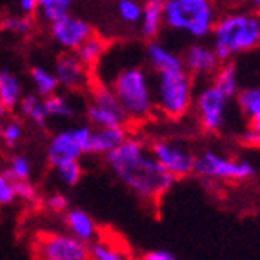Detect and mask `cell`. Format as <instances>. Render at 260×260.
Masks as SVG:
<instances>
[{
	"label": "cell",
	"instance_id": "obj_1",
	"mask_svg": "<svg viewBox=\"0 0 260 260\" xmlns=\"http://www.w3.org/2000/svg\"><path fill=\"white\" fill-rule=\"evenodd\" d=\"M106 162L127 189L146 202H158L177 178L148 151L140 139H127L106 153Z\"/></svg>",
	"mask_w": 260,
	"mask_h": 260
},
{
	"label": "cell",
	"instance_id": "obj_2",
	"mask_svg": "<svg viewBox=\"0 0 260 260\" xmlns=\"http://www.w3.org/2000/svg\"><path fill=\"white\" fill-rule=\"evenodd\" d=\"M213 49L218 60H230L233 55L253 51L260 44V18L256 13H231L215 22Z\"/></svg>",
	"mask_w": 260,
	"mask_h": 260
},
{
	"label": "cell",
	"instance_id": "obj_3",
	"mask_svg": "<svg viewBox=\"0 0 260 260\" xmlns=\"http://www.w3.org/2000/svg\"><path fill=\"white\" fill-rule=\"evenodd\" d=\"M111 89L117 95L127 120H146L155 109L149 77L139 66H131L118 71L117 77L113 78Z\"/></svg>",
	"mask_w": 260,
	"mask_h": 260
},
{
	"label": "cell",
	"instance_id": "obj_4",
	"mask_svg": "<svg viewBox=\"0 0 260 260\" xmlns=\"http://www.w3.org/2000/svg\"><path fill=\"white\" fill-rule=\"evenodd\" d=\"M217 22L213 0H164V24L175 31H184L193 39L211 35Z\"/></svg>",
	"mask_w": 260,
	"mask_h": 260
},
{
	"label": "cell",
	"instance_id": "obj_5",
	"mask_svg": "<svg viewBox=\"0 0 260 260\" xmlns=\"http://www.w3.org/2000/svg\"><path fill=\"white\" fill-rule=\"evenodd\" d=\"M193 91H195L193 77L184 68L164 71L158 73L156 78V86L153 89V104L162 115L178 120L189 113L195 99Z\"/></svg>",
	"mask_w": 260,
	"mask_h": 260
},
{
	"label": "cell",
	"instance_id": "obj_6",
	"mask_svg": "<svg viewBox=\"0 0 260 260\" xmlns=\"http://www.w3.org/2000/svg\"><path fill=\"white\" fill-rule=\"evenodd\" d=\"M193 173L202 178L244 182L255 177L256 166L247 158H228L215 151H206L200 156H195Z\"/></svg>",
	"mask_w": 260,
	"mask_h": 260
},
{
	"label": "cell",
	"instance_id": "obj_7",
	"mask_svg": "<svg viewBox=\"0 0 260 260\" xmlns=\"http://www.w3.org/2000/svg\"><path fill=\"white\" fill-rule=\"evenodd\" d=\"M37 258L42 260H87V242L66 233H44L33 247Z\"/></svg>",
	"mask_w": 260,
	"mask_h": 260
},
{
	"label": "cell",
	"instance_id": "obj_8",
	"mask_svg": "<svg viewBox=\"0 0 260 260\" xmlns=\"http://www.w3.org/2000/svg\"><path fill=\"white\" fill-rule=\"evenodd\" d=\"M228 104L230 96H225L215 84L202 87L195 99L197 117L202 129L208 133H218L224 129L228 120Z\"/></svg>",
	"mask_w": 260,
	"mask_h": 260
},
{
	"label": "cell",
	"instance_id": "obj_9",
	"mask_svg": "<svg viewBox=\"0 0 260 260\" xmlns=\"http://www.w3.org/2000/svg\"><path fill=\"white\" fill-rule=\"evenodd\" d=\"M156 160L160 162L166 171L173 175L175 178L189 177L193 173V166H195V155L184 146L182 142H175V140H155L149 149Z\"/></svg>",
	"mask_w": 260,
	"mask_h": 260
},
{
	"label": "cell",
	"instance_id": "obj_10",
	"mask_svg": "<svg viewBox=\"0 0 260 260\" xmlns=\"http://www.w3.org/2000/svg\"><path fill=\"white\" fill-rule=\"evenodd\" d=\"M93 26L80 17H73L71 13L64 15L58 20L51 22V37L62 49L75 51L86 39L93 35Z\"/></svg>",
	"mask_w": 260,
	"mask_h": 260
},
{
	"label": "cell",
	"instance_id": "obj_11",
	"mask_svg": "<svg viewBox=\"0 0 260 260\" xmlns=\"http://www.w3.org/2000/svg\"><path fill=\"white\" fill-rule=\"evenodd\" d=\"M55 77L58 86L68 91H77L87 86L89 82V70L78 60L73 51H68L58 56L55 64Z\"/></svg>",
	"mask_w": 260,
	"mask_h": 260
},
{
	"label": "cell",
	"instance_id": "obj_12",
	"mask_svg": "<svg viewBox=\"0 0 260 260\" xmlns=\"http://www.w3.org/2000/svg\"><path fill=\"white\" fill-rule=\"evenodd\" d=\"M220 60H218L215 49L204 46V44H193L189 46L182 58L184 70L189 75H197V77H202V75H213V71L217 70Z\"/></svg>",
	"mask_w": 260,
	"mask_h": 260
},
{
	"label": "cell",
	"instance_id": "obj_13",
	"mask_svg": "<svg viewBox=\"0 0 260 260\" xmlns=\"http://www.w3.org/2000/svg\"><path fill=\"white\" fill-rule=\"evenodd\" d=\"M82 155V149H80V146L75 140L71 129L56 133L48 146V162L53 168L68 160H80Z\"/></svg>",
	"mask_w": 260,
	"mask_h": 260
},
{
	"label": "cell",
	"instance_id": "obj_14",
	"mask_svg": "<svg viewBox=\"0 0 260 260\" xmlns=\"http://www.w3.org/2000/svg\"><path fill=\"white\" fill-rule=\"evenodd\" d=\"M139 24L146 39H155L164 26V0L142 2V17Z\"/></svg>",
	"mask_w": 260,
	"mask_h": 260
},
{
	"label": "cell",
	"instance_id": "obj_15",
	"mask_svg": "<svg viewBox=\"0 0 260 260\" xmlns=\"http://www.w3.org/2000/svg\"><path fill=\"white\" fill-rule=\"evenodd\" d=\"M127 137L126 126L118 127H96L91 133V148L89 153L106 155L111 149H115L120 142H124Z\"/></svg>",
	"mask_w": 260,
	"mask_h": 260
},
{
	"label": "cell",
	"instance_id": "obj_16",
	"mask_svg": "<svg viewBox=\"0 0 260 260\" xmlns=\"http://www.w3.org/2000/svg\"><path fill=\"white\" fill-rule=\"evenodd\" d=\"M66 225L73 237L84 240V242H91L93 239L99 237V228L91 215H87L82 209H70L66 213Z\"/></svg>",
	"mask_w": 260,
	"mask_h": 260
},
{
	"label": "cell",
	"instance_id": "obj_17",
	"mask_svg": "<svg viewBox=\"0 0 260 260\" xmlns=\"http://www.w3.org/2000/svg\"><path fill=\"white\" fill-rule=\"evenodd\" d=\"M146 56L148 62L156 73H164V71H173V70H182V58L178 55H175L173 51H169L168 48H164L162 44L151 42L146 48Z\"/></svg>",
	"mask_w": 260,
	"mask_h": 260
},
{
	"label": "cell",
	"instance_id": "obj_18",
	"mask_svg": "<svg viewBox=\"0 0 260 260\" xmlns=\"http://www.w3.org/2000/svg\"><path fill=\"white\" fill-rule=\"evenodd\" d=\"M106 49H108V40L93 33V35L84 40L73 53L77 55L78 60L86 66L87 70H91V68H95V66L102 60Z\"/></svg>",
	"mask_w": 260,
	"mask_h": 260
},
{
	"label": "cell",
	"instance_id": "obj_19",
	"mask_svg": "<svg viewBox=\"0 0 260 260\" xmlns=\"http://www.w3.org/2000/svg\"><path fill=\"white\" fill-rule=\"evenodd\" d=\"M213 84L224 93L225 96H230V99H235V95L239 93V70H237V66L233 62L225 60L220 62L218 68L213 71Z\"/></svg>",
	"mask_w": 260,
	"mask_h": 260
},
{
	"label": "cell",
	"instance_id": "obj_20",
	"mask_svg": "<svg viewBox=\"0 0 260 260\" xmlns=\"http://www.w3.org/2000/svg\"><path fill=\"white\" fill-rule=\"evenodd\" d=\"M20 99H22L20 78L15 73H11V71L2 70L0 71V102L6 108V111L18 108Z\"/></svg>",
	"mask_w": 260,
	"mask_h": 260
},
{
	"label": "cell",
	"instance_id": "obj_21",
	"mask_svg": "<svg viewBox=\"0 0 260 260\" xmlns=\"http://www.w3.org/2000/svg\"><path fill=\"white\" fill-rule=\"evenodd\" d=\"M87 120L95 127H118L127 126V117L122 109H106L95 104L87 106Z\"/></svg>",
	"mask_w": 260,
	"mask_h": 260
},
{
	"label": "cell",
	"instance_id": "obj_22",
	"mask_svg": "<svg viewBox=\"0 0 260 260\" xmlns=\"http://www.w3.org/2000/svg\"><path fill=\"white\" fill-rule=\"evenodd\" d=\"M87 251H89V258L93 260H126L129 258V253H124L120 246L111 244L109 239L104 237H96L91 242H87Z\"/></svg>",
	"mask_w": 260,
	"mask_h": 260
},
{
	"label": "cell",
	"instance_id": "obj_23",
	"mask_svg": "<svg viewBox=\"0 0 260 260\" xmlns=\"http://www.w3.org/2000/svg\"><path fill=\"white\" fill-rule=\"evenodd\" d=\"M18 108H20V113L26 118H29L33 124L40 127L48 126V113H46V108H44V99L40 95H22L20 102H18Z\"/></svg>",
	"mask_w": 260,
	"mask_h": 260
},
{
	"label": "cell",
	"instance_id": "obj_24",
	"mask_svg": "<svg viewBox=\"0 0 260 260\" xmlns=\"http://www.w3.org/2000/svg\"><path fill=\"white\" fill-rule=\"evenodd\" d=\"M237 100H239L240 113L246 117L247 122H255L260 124V89L258 87H246L237 93Z\"/></svg>",
	"mask_w": 260,
	"mask_h": 260
},
{
	"label": "cell",
	"instance_id": "obj_25",
	"mask_svg": "<svg viewBox=\"0 0 260 260\" xmlns=\"http://www.w3.org/2000/svg\"><path fill=\"white\" fill-rule=\"evenodd\" d=\"M31 80L35 84L37 95H40L42 99L48 95H53L58 89V82H56L55 73L44 70V68H39V66L31 70Z\"/></svg>",
	"mask_w": 260,
	"mask_h": 260
},
{
	"label": "cell",
	"instance_id": "obj_26",
	"mask_svg": "<svg viewBox=\"0 0 260 260\" xmlns=\"http://www.w3.org/2000/svg\"><path fill=\"white\" fill-rule=\"evenodd\" d=\"M44 108L48 117H56V118H73L75 117V108L68 102V99H64L62 95H48L44 96Z\"/></svg>",
	"mask_w": 260,
	"mask_h": 260
},
{
	"label": "cell",
	"instance_id": "obj_27",
	"mask_svg": "<svg viewBox=\"0 0 260 260\" xmlns=\"http://www.w3.org/2000/svg\"><path fill=\"white\" fill-rule=\"evenodd\" d=\"M73 8V0H42L39 4V11L46 22H55L68 15Z\"/></svg>",
	"mask_w": 260,
	"mask_h": 260
},
{
	"label": "cell",
	"instance_id": "obj_28",
	"mask_svg": "<svg viewBox=\"0 0 260 260\" xmlns=\"http://www.w3.org/2000/svg\"><path fill=\"white\" fill-rule=\"evenodd\" d=\"M56 177L60 180L64 186H77L82 178V166H80V160H68L62 162V164L55 166Z\"/></svg>",
	"mask_w": 260,
	"mask_h": 260
},
{
	"label": "cell",
	"instance_id": "obj_29",
	"mask_svg": "<svg viewBox=\"0 0 260 260\" xmlns=\"http://www.w3.org/2000/svg\"><path fill=\"white\" fill-rule=\"evenodd\" d=\"M2 26L9 33H15V35L27 37L33 33L35 29V22L33 17H26V15H11L8 18H2Z\"/></svg>",
	"mask_w": 260,
	"mask_h": 260
},
{
	"label": "cell",
	"instance_id": "obj_30",
	"mask_svg": "<svg viewBox=\"0 0 260 260\" xmlns=\"http://www.w3.org/2000/svg\"><path fill=\"white\" fill-rule=\"evenodd\" d=\"M117 13L118 18L126 24H139L142 17V2L140 0H118Z\"/></svg>",
	"mask_w": 260,
	"mask_h": 260
},
{
	"label": "cell",
	"instance_id": "obj_31",
	"mask_svg": "<svg viewBox=\"0 0 260 260\" xmlns=\"http://www.w3.org/2000/svg\"><path fill=\"white\" fill-rule=\"evenodd\" d=\"M31 162L27 156H22V155H17L11 158V164H9V169H8V177L11 180H22V178H29L31 177Z\"/></svg>",
	"mask_w": 260,
	"mask_h": 260
},
{
	"label": "cell",
	"instance_id": "obj_32",
	"mask_svg": "<svg viewBox=\"0 0 260 260\" xmlns=\"http://www.w3.org/2000/svg\"><path fill=\"white\" fill-rule=\"evenodd\" d=\"M13 189L17 199L24 200V202H37L39 200V189L35 184L29 182V178H22V180H13Z\"/></svg>",
	"mask_w": 260,
	"mask_h": 260
},
{
	"label": "cell",
	"instance_id": "obj_33",
	"mask_svg": "<svg viewBox=\"0 0 260 260\" xmlns=\"http://www.w3.org/2000/svg\"><path fill=\"white\" fill-rule=\"evenodd\" d=\"M22 133H24V129H22V126L18 124V122H8V124L0 129V137H2V140H4L8 146H11V148H13L15 144L20 142Z\"/></svg>",
	"mask_w": 260,
	"mask_h": 260
},
{
	"label": "cell",
	"instance_id": "obj_34",
	"mask_svg": "<svg viewBox=\"0 0 260 260\" xmlns=\"http://www.w3.org/2000/svg\"><path fill=\"white\" fill-rule=\"evenodd\" d=\"M17 195L13 189V180L6 173H0V206H9L13 204Z\"/></svg>",
	"mask_w": 260,
	"mask_h": 260
},
{
	"label": "cell",
	"instance_id": "obj_35",
	"mask_svg": "<svg viewBox=\"0 0 260 260\" xmlns=\"http://www.w3.org/2000/svg\"><path fill=\"white\" fill-rule=\"evenodd\" d=\"M71 133H73L75 140H77V144L80 146L82 153H89V148H91L93 127H89V126H78V127H75V129H71Z\"/></svg>",
	"mask_w": 260,
	"mask_h": 260
},
{
	"label": "cell",
	"instance_id": "obj_36",
	"mask_svg": "<svg viewBox=\"0 0 260 260\" xmlns=\"http://www.w3.org/2000/svg\"><path fill=\"white\" fill-rule=\"evenodd\" d=\"M46 208L53 213H64L70 208V199H68L64 193H51V195L46 199Z\"/></svg>",
	"mask_w": 260,
	"mask_h": 260
},
{
	"label": "cell",
	"instance_id": "obj_37",
	"mask_svg": "<svg viewBox=\"0 0 260 260\" xmlns=\"http://www.w3.org/2000/svg\"><path fill=\"white\" fill-rule=\"evenodd\" d=\"M242 142L251 148H258L260 144V124L249 122V127L242 133Z\"/></svg>",
	"mask_w": 260,
	"mask_h": 260
},
{
	"label": "cell",
	"instance_id": "obj_38",
	"mask_svg": "<svg viewBox=\"0 0 260 260\" xmlns=\"http://www.w3.org/2000/svg\"><path fill=\"white\" fill-rule=\"evenodd\" d=\"M144 260H175V255L168 249H153L142 255Z\"/></svg>",
	"mask_w": 260,
	"mask_h": 260
},
{
	"label": "cell",
	"instance_id": "obj_39",
	"mask_svg": "<svg viewBox=\"0 0 260 260\" xmlns=\"http://www.w3.org/2000/svg\"><path fill=\"white\" fill-rule=\"evenodd\" d=\"M18 8L26 17H35V13L39 11V4L35 0H18Z\"/></svg>",
	"mask_w": 260,
	"mask_h": 260
},
{
	"label": "cell",
	"instance_id": "obj_40",
	"mask_svg": "<svg viewBox=\"0 0 260 260\" xmlns=\"http://www.w3.org/2000/svg\"><path fill=\"white\" fill-rule=\"evenodd\" d=\"M249 2H251L255 8H258V6H260V0H249Z\"/></svg>",
	"mask_w": 260,
	"mask_h": 260
},
{
	"label": "cell",
	"instance_id": "obj_41",
	"mask_svg": "<svg viewBox=\"0 0 260 260\" xmlns=\"http://www.w3.org/2000/svg\"><path fill=\"white\" fill-rule=\"evenodd\" d=\"M4 113H6V108H4V106H2V102H0V117H2Z\"/></svg>",
	"mask_w": 260,
	"mask_h": 260
},
{
	"label": "cell",
	"instance_id": "obj_42",
	"mask_svg": "<svg viewBox=\"0 0 260 260\" xmlns=\"http://www.w3.org/2000/svg\"><path fill=\"white\" fill-rule=\"evenodd\" d=\"M2 31H4V26H2V17H0V35H2Z\"/></svg>",
	"mask_w": 260,
	"mask_h": 260
},
{
	"label": "cell",
	"instance_id": "obj_43",
	"mask_svg": "<svg viewBox=\"0 0 260 260\" xmlns=\"http://www.w3.org/2000/svg\"><path fill=\"white\" fill-rule=\"evenodd\" d=\"M35 2H37V4H40V2H42V0H35Z\"/></svg>",
	"mask_w": 260,
	"mask_h": 260
}]
</instances>
